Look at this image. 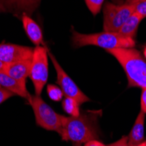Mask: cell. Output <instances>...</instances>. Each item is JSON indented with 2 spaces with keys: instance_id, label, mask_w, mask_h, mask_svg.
<instances>
[{
  "instance_id": "19",
  "label": "cell",
  "mask_w": 146,
  "mask_h": 146,
  "mask_svg": "<svg viewBox=\"0 0 146 146\" xmlns=\"http://www.w3.org/2000/svg\"><path fill=\"white\" fill-rule=\"evenodd\" d=\"M12 96H14V94H12L11 92L7 89L0 87V105Z\"/></svg>"
},
{
  "instance_id": "20",
  "label": "cell",
  "mask_w": 146,
  "mask_h": 146,
  "mask_svg": "<svg viewBox=\"0 0 146 146\" xmlns=\"http://www.w3.org/2000/svg\"><path fill=\"white\" fill-rule=\"evenodd\" d=\"M107 146H129L128 143V136H123L120 139L116 142H114Z\"/></svg>"
},
{
  "instance_id": "6",
  "label": "cell",
  "mask_w": 146,
  "mask_h": 146,
  "mask_svg": "<svg viewBox=\"0 0 146 146\" xmlns=\"http://www.w3.org/2000/svg\"><path fill=\"white\" fill-rule=\"evenodd\" d=\"M134 12L132 4L104 3L103 6V30L106 32L118 33L126 20Z\"/></svg>"
},
{
  "instance_id": "22",
  "label": "cell",
  "mask_w": 146,
  "mask_h": 146,
  "mask_svg": "<svg viewBox=\"0 0 146 146\" xmlns=\"http://www.w3.org/2000/svg\"><path fill=\"white\" fill-rule=\"evenodd\" d=\"M84 146H107V145H105L103 143H102L98 139H95V140H91V141L85 143Z\"/></svg>"
},
{
  "instance_id": "8",
  "label": "cell",
  "mask_w": 146,
  "mask_h": 146,
  "mask_svg": "<svg viewBox=\"0 0 146 146\" xmlns=\"http://www.w3.org/2000/svg\"><path fill=\"white\" fill-rule=\"evenodd\" d=\"M41 0H0V12H9L21 18L25 14L32 16Z\"/></svg>"
},
{
  "instance_id": "5",
  "label": "cell",
  "mask_w": 146,
  "mask_h": 146,
  "mask_svg": "<svg viewBox=\"0 0 146 146\" xmlns=\"http://www.w3.org/2000/svg\"><path fill=\"white\" fill-rule=\"evenodd\" d=\"M48 50L46 46H35L32 58L30 79L34 87L36 96H41L43 88L46 85L49 68H48Z\"/></svg>"
},
{
  "instance_id": "4",
  "label": "cell",
  "mask_w": 146,
  "mask_h": 146,
  "mask_svg": "<svg viewBox=\"0 0 146 146\" xmlns=\"http://www.w3.org/2000/svg\"><path fill=\"white\" fill-rule=\"evenodd\" d=\"M27 102L33 109L36 124L46 130L55 131L60 135L65 115L55 112L41 96L31 95Z\"/></svg>"
},
{
  "instance_id": "11",
  "label": "cell",
  "mask_w": 146,
  "mask_h": 146,
  "mask_svg": "<svg viewBox=\"0 0 146 146\" xmlns=\"http://www.w3.org/2000/svg\"><path fill=\"white\" fill-rule=\"evenodd\" d=\"M0 87L9 90L12 94H14V96H20L27 101L31 96V94L26 88V83L17 81L5 71H0Z\"/></svg>"
},
{
  "instance_id": "25",
  "label": "cell",
  "mask_w": 146,
  "mask_h": 146,
  "mask_svg": "<svg viewBox=\"0 0 146 146\" xmlns=\"http://www.w3.org/2000/svg\"><path fill=\"white\" fill-rule=\"evenodd\" d=\"M137 1H141V0H126V2H128V3H134Z\"/></svg>"
},
{
  "instance_id": "13",
  "label": "cell",
  "mask_w": 146,
  "mask_h": 146,
  "mask_svg": "<svg viewBox=\"0 0 146 146\" xmlns=\"http://www.w3.org/2000/svg\"><path fill=\"white\" fill-rule=\"evenodd\" d=\"M145 115L140 111L128 136L129 146H137L144 141V121Z\"/></svg>"
},
{
  "instance_id": "21",
  "label": "cell",
  "mask_w": 146,
  "mask_h": 146,
  "mask_svg": "<svg viewBox=\"0 0 146 146\" xmlns=\"http://www.w3.org/2000/svg\"><path fill=\"white\" fill-rule=\"evenodd\" d=\"M141 111L146 114V88L142 89L141 95Z\"/></svg>"
},
{
  "instance_id": "7",
  "label": "cell",
  "mask_w": 146,
  "mask_h": 146,
  "mask_svg": "<svg viewBox=\"0 0 146 146\" xmlns=\"http://www.w3.org/2000/svg\"><path fill=\"white\" fill-rule=\"evenodd\" d=\"M48 56L50 57L52 63L54 65V69L57 74V84L61 88L64 97H69L76 100L80 104H83L90 101V99L79 88V87L74 83V82L69 77V75L65 72L60 63L57 61L54 55L48 50Z\"/></svg>"
},
{
  "instance_id": "23",
  "label": "cell",
  "mask_w": 146,
  "mask_h": 146,
  "mask_svg": "<svg viewBox=\"0 0 146 146\" xmlns=\"http://www.w3.org/2000/svg\"><path fill=\"white\" fill-rule=\"evenodd\" d=\"M6 65H7V64H5V63H4L3 61L0 60V71H5Z\"/></svg>"
},
{
  "instance_id": "17",
  "label": "cell",
  "mask_w": 146,
  "mask_h": 146,
  "mask_svg": "<svg viewBox=\"0 0 146 146\" xmlns=\"http://www.w3.org/2000/svg\"><path fill=\"white\" fill-rule=\"evenodd\" d=\"M105 0H85V3L93 15H96L100 12Z\"/></svg>"
},
{
  "instance_id": "12",
  "label": "cell",
  "mask_w": 146,
  "mask_h": 146,
  "mask_svg": "<svg viewBox=\"0 0 146 146\" xmlns=\"http://www.w3.org/2000/svg\"><path fill=\"white\" fill-rule=\"evenodd\" d=\"M21 21L23 24L24 30L33 44H34L36 46H45L43 33L37 22H35L31 18V16L25 14L22 15Z\"/></svg>"
},
{
  "instance_id": "26",
  "label": "cell",
  "mask_w": 146,
  "mask_h": 146,
  "mask_svg": "<svg viewBox=\"0 0 146 146\" xmlns=\"http://www.w3.org/2000/svg\"><path fill=\"white\" fill-rule=\"evenodd\" d=\"M137 146H146V140H144L143 143H141L140 144H138Z\"/></svg>"
},
{
  "instance_id": "15",
  "label": "cell",
  "mask_w": 146,
  "mask_h": 146,
  "mask_svg": "<svg viewBox=\"0 0 146 146\" xmlns=\"http://www.w3.org/2000/svg\"><path fill=\"white\" fill-rule=\"evenodd\" d=\"M61 105L64 111L69 115V116H77L81 114V110H80L81 104L73 98L64 97Z\"/></svg>"
},
{
  "instance_id": "1",
  "label": "cell",
  "mask_w": 146,
  "mask_h": 146,
  "mask_svg": "<svg viewBox=\"0 0 146 146\" xmlns=\"http://www.w3.org/2000/svg\"><path fill=\"white\" fill-rule=\"evenodd\" d=\"M102 111H84L77 116H65L61 139L73 143H85L99 138L98 118Z\"/></svg>"
},
{
  "instance_id": "9",
  "label": "cell",
  "mask_w": 146,
  "mask_h": 146,
  "mask_svg": "<svg viewBox=\"0 0 146 146\" xmlns=\"http://www.w3.org/2000/svg\"><path fill=\"white\" fill-rule=\"evenodd\" d=\"M34 48L10 43L0 44V60L11 64L24 59L32 58Z\"/></svg>"
},
{
  "instance_id": "18",
  "label": "cell",
  "mask_w": 146,
  "mask_h": 146,
  "mask_svg": "<svg viewBox=\"0 0 146 146\" xmlns=\"http://www.w3.org/2000/svg\"><path fill=\"white\" fill-rule=\"evenodd\" d=\"M133 5L134 12L138 14L143 19L146 18V0H141L134 3H129Z\"/></svg>"
},
{
  "instance_id": "27",
  "label": "cell",
  "mask_w": 146,
  "mask_h": 146,
  "mask_svg": "<svg viewBox=\"0 0 146 146\" xmlns=\"http://www.w3.org/2000/svg\"><path fill=\"white\" fill-rule=\"evenodd\" d=\"M73 146H82V144L81 143H74Z\"/></svg>"
},
{
  "instance_id": "16",
  "label": "cell",
  "mask_w": 146,
  "mask_h": 146,
  "mask_svg": "<svg viewBox=\"0 0 146 146\" xmlns=\"http://www.w3.org/2000/svg\"><path fill=\"white\" fill-rule=\"evenodd\" d=\"M46 92L50 99L54 102H60L64 98V94L61 88L56 85L49 84L46 87Z\"/></svg>"
},
{
  "instance_id": "2",
  "label": "cell",
  "mask_w": 146,
  "mask_h": 146,
  "mask_svg": "<svg viewBox=\"0 0 146 146\" xmlns=\"http://www.w3.org/2000/svg\"><path fill=\"white\" fill-rule=\"evenodd\" d=\"M123 68L128 88H146V59L135 48H116L107 50Z\"/></svg>"
},
{
  "instance_id": "14",
  "label": "cell",
  "mask_w": 146,
  "mask_h": 146,
  "mask_svg": "<svg viewBox=\"0 0 146 146\" xmlns=\"http://www.w3.org/2000/svg\"><path fill=\"white\" fill-rule=\"evenodd\" d=\"M143 19L137 13L133 12L130 15V17L126 20V22L123 24V25L119 30V33H121L123 36L135 38L137 35V32L138 29V26L141 23Z\"/></svg>"
},
{
  "instance_id": "10",
  "label": "cell",
  "mask_w": 146,
  "mask_h": 146,
  "mask_svg": "<svg viewBox=\"0 0 146 146\" xmlns=\"http://www.w3.org/2000/svg\"><path fill=\"white\" fill-rule=\"evenodd\" d=\"M32 58L24 59L11 64H7L5 72L12 78L16 79L17 81L26 83V79L30 76Z\"/></svg>"
},
{
  "instance_id": "24",
  "label": "cell",
  "mask_w": 146,
  "mask_h": 146,
  "mask_svg": "<svg viewBox=\"0 0 146 146\" xmlns=\"http://www.w3.org/2000/svg\"><path fill=\"white\" fill-rule=\"evenodd\" d=\"M143 57L146 59V45H145L144 47H143Z\"/></svg>"
},
{
  "instance_id": "3",
  "label": "cell",
  "mask_w": 146,
  "mask_h": 146,
  "mask_svg": "<svg viewBox=\"0 0 146 146\" xmlns=\"http://www.w3.org/2000/svg\"><path fill=\"white\" fill-rule=\"evenodd\" d=\"M71 40L76 48L94 46L102 47L106 51L116 48H134L136 46L135 38L123 36L119 33L106 31L86 34L73 30Z\"/></svg>"
}]
</instances>
